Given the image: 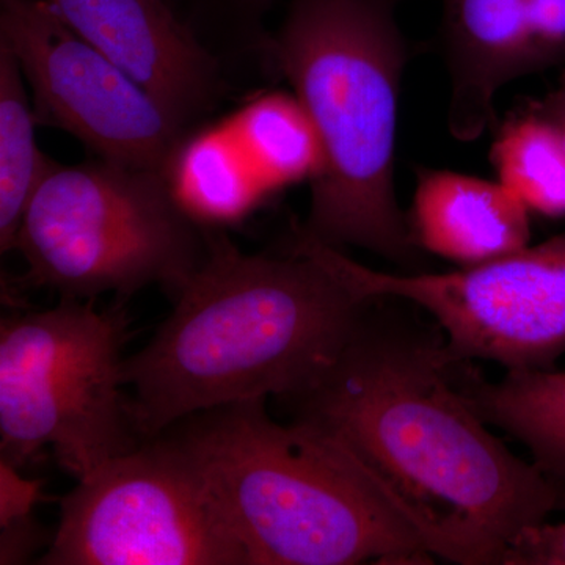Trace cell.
Listing matches in <instances>:
<instances>
[{
	"instance_id": "7a4b0ae2",
	"label": "cell",
	"mask_w": 565,
	"mask_h": 565,
	"mask_svg": "<svg viewBox=\"0 0 565 565\" xmlns=\"http://www.w3.org/2000/svg\"><path fill=\"white\" fill-rule=\"evenodd\" d=\"M172 297L150 343L125 360L143 440L223 405L307 393L375 302L292 245L285 256L248 255L221 228H206V255Z\"/></svg>"
},
{
	"instance_id": "9c48e42d",
	"label": "cell",
	"mask_w": 565,
	"mask_h": 565,
	"mask_svg": "<svg viewBox=\"0 0 565 565\" xmlns=\"http://www.w3.org/2000/svg\"><path fill=\"white\" fill-rule=\"evenodd\" d=\"M0 43L20 63L39 125L104 161L163 172L185 129L44 0H0Z\"/></svg>"
},
{
	"instance_id": "3957f363",
	"label": "cell",
	"mask_w": 565,
	"mask_h": 565,
	"mask_svg": "<svg viewBox=\"0 0 565 565\" xmlns=\"http://www.w3.org/2000/svg\"><path fill=\"white\" fill-rule=\"evenodd\" d=\"M264 399L191 416L169 435L202 476L247 565L434 564L429 542L362 463Z\"/></svg>"
},
{
	"instance_id": "ffe728a7",
	"label": "cell",
	"mask_w": 565,
	"mask_h": 565,
	"mask_svg": "<svg viewBox=\"0 0 565 565\" xmlns=\"http://www.w3.org/2000/svg\"><path fill=\"white\" fill-rule=\"evenodd\" d=\"M43 500V482L24 478L17 465L0 459V526L31 516Z\"/></svg>"
},
{
	"instance_id": "2e32d148",
	"label": "cell",
	"mask_w": 565,
	"mask_h": 565,
	"mask_svg": "<svg viewBox=\"0 0 565 565\" xmlns=\"http://www.w3.org/2000/svg\"><path fill=\"white\" fill-rule=\"evenodd\" d=\"M13 52L0 43V250L17 248L25 210L55 162L40 150L35 109Z\"/></svg>"
},
{
	"instance_id": "d6986e66",
	"label": "cell",
	"mask_w": 565,
	"mask_h": 565,
	"mask_svg": "<svg viewBox=\"0 0 565 565\" xmlns=\"http://www.w3.org/2000/svg\"><path fill=\"white\" fill-rule=\"evenodd\" d=\"M503 565H565V522L527 527L505 553Z\"/></svg>"
},
{
	"instance_id": "8fae6325",
	"label": "cell",
	"mask_w": 565,
	"mask_h": 565,
	"mask_svg": "<svg viewBox=\"0 0 565 565\" xmlns=\"http://www.w3.org/2000/svg\"><path fill=\"white\" fill-rule=\"evenodd\" d=\"M440 36L451 79L449 132L479 139L497 120L501 88L530 74L526 0H441Z\"/></svg>"
},
{
	"instance_id": "44dd1931",
	"label": "cell",
	"mask_w": 565,
	"mask_h": 565,
	"mask_svg": "<svg viewBox=\"0 0 565 565\" xmlns=\"http://www.w3.org/2000/svg\"><path fill=\"white\" fill-rule=\"evenodd\" d=\"M0 564H25L43 548L46 531L33 516L0 526Z\"/></svg>"
},
{
	"instance_id": "7402d4cb",
	"label": "cell",
	"mask_w": 565,
	"mask_h": 565,
	"mask_svg": "<svg viewBox=\"0 0 565 565\" xmlns=\"http://www.w3.org/2000/svg\"><path fill=\"white\" fill-rule=\"evenodd\" d=\"M526 109L548 121L565 145V68L556 87L546 93L544 98L527 103Z\"/></svg>"
},
{
	"instance_id": "30bf717a",
	"label": "cell",
	"mask_w": 565,
	"mask_h": 565,
	"mask_svg": "<svg viewBox=\"0 0 565 565\" xmlns=\"http://www.w3.org/2000/svg\"><path fill=\"white\" fill-rule=\"evenodd\" d=\"M189 129L217 103L218 63L169 0H44Z\"/></svg>"
},
{
	"instance_id": "6da1fadb",
	"label": "cell",
	"mask_w": 565,
	"mask_h": 565,
	"mask_svg": "<svg viewBox=\"0 0 565 565\" xmlns=\"http://www.w3.org/2000/svg\"><path fill=\"white\" fill-rule=\"evenodd\" d=\"M456 367L445 341L367 313L332 370L289 403L362 463L437 559L503 565L523 531L565 509V484L490 433Z\"/></svg>"
},
{
	"instance_id": "4fadbf2b",
	"label": "cell",
	"mask_w": 565,
	"mask_h": 565,
	"mask_svg": "<svg viewBox=\"0 0 565 565\" xmlns=\"http://www.w3.org/2000/svg\"><path fill=\"white\" fill-rule=\"evenodd\" d=\"M462 371L457 363V385L479 416L525 445L533 462L565 484V371H505L498 382Z\"/></svg>"
},
{
	"instance_id": "ac0fdd59",
	"label": "cell",
	"mask_w": 565,
	"mask_h": 565,
	"mask_svg": "<svg viewBox=\"0 0 565 565\" xmlns=\"http://www.w3.org/2000/svg\"><path fill=\"white\" fill-rule=\"evenodd\" d=\"M275 0H188L193 32H215L263 46V21Z\"/></svg>"
},
{
	"instance_id": "8992f818",
	"label": "cell",
	"mask_w": 565,
	"mask_h": 565,
	"mask_svg": "<svg viewBox=\"0 0 565 565\" xmlns=\"http://www.w3.org/2000/svg\"><path fill=\"white\" fill-rule=\"evenodd\" d=\"M126 302L62 299L0 322V459L32 462L51 448L81 481L145 444L122 393Z\"/></svg>"
},
{
	"instance_id": "52a82bcc",
	"label": "cell",
	"mask_w": 565,
	"mask_h": 565,
	"mask_svg": "<svg viewBox=\"0 0 565 565\" xmlns=\"http://www.w3.org/2000/svg\"><path fill=\"white\" fill-rule=\"evenodd\" d=\"M292 247L318 259L362 300H405L446 333L456 362L505 371L548 370L565 352V233L451 273L392 274L294 232Z\"/></svg>"
},
{
	"instance_id": "e0dca14e",
	"label": "cell",
	"mask_w": 565,
	"mask_h": 565,
	"mask_svg": "<svg viewBox=\"0 0 565 565\" xmlns=\"http://www.w3.org/2000/svg\"><path fill=\"white\" fill-rule=\"evenodd\" d=\"M492 162L498 181L530 212L565 215V145L548 121L530 109L512 115L497 132Z\"/></svg>"
},
{
	"instance_id": "603a6c76",
	"label": "cell",
	"mask_w": 565,
	"mask_h": 565,
	"mask_svg": "<svg viewBox=\"0 0 565 565\" xmlns=\"http://www.w3.org/2000/svg\"><path fill=\"white\" fill-rule=\"evenodd\" d=\"M170 3H172V6L174 7V3L178 2V0H169Z\"/></svg>"
},
{
	"instance_id": "9a60e30c",
	"label": "cell",
	"mask_w": 565,
	"mask_h": 565,
	"mask_svg": "<svg viewBox=\"0 0 565 565\" xmlns=\"http://www.w3.org/2000/svg\"><path fill=\"white\" fill-rule=\"evenodd\" d=\"M226 122L269 192L311 182L321 170L318 132L296 95L267 93Z\"/></svg>"
},
{
	"instance_id": "5b68a950",
	"label": "cell",
	"mask_w": 565,
	"mask_h": 565,
	"mask_svg": "<svg viewBox=\"0 0 565 565\" xmlns=\"http://www.w3.org/2000/svg\"><path fill=\"white\" fill-rule=\"evenodd\" d=\"M14 250L28 264L29 285L62 299L111 292L126 302L151 285L177 291L206 255V228L182 210L163 172L98 158L54 163Z\"/></svg>"
},
{
	"instance_id": "7c38bea8",
	"label": "cell",
	"mask_w": 565,
	"mask_h": 565,
	"mask_svg": "<svg viewBox=\"0 0 565 565\" xmlns=\"http://www.w3.org/2000/svg\"><path fill=\"white\" fill-rule=\"evenodd\" d=\"M412 233L423 250L462 267L530 245V210L500 181L419 169Z\"/></svg>"
},
{
	"instance_id": "ba28073f",
	"label": "cell",
	"mask_w": 565,
	"mask_h": 565,
	"mask_svg": "<svg viewBox=\"0 0 565 565\" xmlns=\"http://www.w3.org/2000/svg\"><path fill=\"white\" fill-rule=\"evenodd\" d=\"M39 563L247 565V557L202 476L162 434L77 481Z\"/></svg>"
},
{
	"instance_id": "277c9868",
	"label": "cell",
	"mask_w": 565,
	"mask_h": 565,
	"mask_svg": "<svg viewBox=\"0 0 565 565\" xmlns=\"http://www.w3.org/2000/svg\"><path fill=\"white\" fill-rule=\"evenodd\" d=\"M403 0H291L263 47L313 121L322 150L300 233L343 250L364 248L419 264L394 188L401 81L407 41Z\"/></svg>"
},
{
	"instance_id": "5bb4252c",
	"label": "cell",
	"mask_w": 565,
	"mask_h": 565,
	"mask_svg": "<svg viewBox=\"0 0 565 565\" xmlns=\"http://www.w3.org/2000/svg\"><path fill=\"white\" fill-rule=\"evenodd\" d=\"M163 174L182 210L203 228L244 221L269 193L228 122L185 134Z\"/></svg>"
}]
</instances>
